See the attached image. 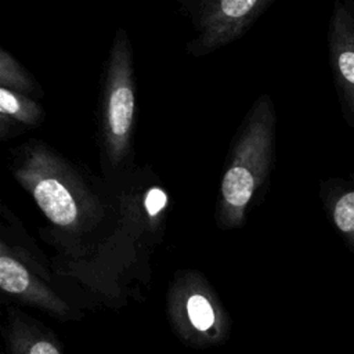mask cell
Listing matches in <instances>:
<instances>
[{"label":"cell","instance_id":"obj_11","mask_svg":"<svg viewBox=\"0 0 354 354\" xmlns=\"http://www.w3.org/2000/svg\"><path fill=\"white\" fill-rule=\"evenodd\" d=\"M0 77H1V87L7 88V86H11V88L18 91H33V83L32 80L25 75L24 69L6 53L1 51V62H0Z\"/></svg>","mask_w":354,"mask_h":354},{"label":"cell","instance_id":"obj_1","mask_svg":"<svg viewBox=\"0 0 354 354\" xmlns=\"http://www.w3.org/2000/svg\"><path fill=\"white\" fill-rule=\"evenodd\" d=\"M274 109L270 98L261 97L252 109L234 148L231 163L221 181L220 224L239 225L246 207L268 174L274 148Z\"/></svg>","mask_w":354,"mask_h":354},{"label":"cell","instance_id":"obj_10","mask_svg":"<svg viewBox=\"0 0 354 354\" xmlns=\"http://www.w3.org/2000/svg\"><path fill=\"white\" fill-rule=\"evenodd\" d=\"M0 112L3 118L8 116L17 122L29 124L36 123L41 116V111L36 102L4 87L0 88Z\"/></svg>","mask_w":354,"mask_h":354},{"label":"cell","instance_id":"obj_5","mask_svg":"<svg viewBox=\"0 0 354 354\" xmlns=\"http://www.w3.org/2000/svg\"><path fill=\"white\" fill-rule=\"evenodd\" d=\"M170 315L177 335L189 346L220 344L228 333V319L213 297L201 289L176 292Z\"/></svg>","mask_w":354,"mask_h":354},{"label":"cell","instance_id":"obj_6","mask_svg":"<svg viewBox=\"0 0 354 354\" xmlns=\"http://www.w3.org/2000/svg\"><path fill=\"white\" fill-rule=\"evenodd\" d=\"M271 3V0H221L206 3L201 14V37L192 43L191 51L205 54L224 46Z\"/></svg>","mask_w":354,"mask_h":354},{"label":"cell","instance_id":"obj_9","mask_svg":"<svg viewBox=\"0 0 354 354\" xmlns=\"http://www.w3.org/2000/svg\"><path fill=\"white\" fill-rule=\"evenodd\" d=\"M6 342L10 354H62L53 339L15 311H10Z\"/></svg>","mask_w":354,"mask_h":354},{"label":"cell","instance_id":"obj_8","mask_svg":"<svg viewBox=\"0 0 354 354\" xmlns=\"http://www.w3.org/2000/svg\"><path fill=\"white\" fill-rule=\"evenodd\" d=\"M319 196L329 223L354 254V183L330 177L321 183Z\"/></svg>","mask_w":354,"mask_h":354},{"label":"cell","instance_id":"obj_7","mask_svg":"<svg viewBox=\"0 0 354 354\" xmlns=\"http://www.w3.org/2000/svg\"><path fill=\"white\" fill-rule=\"evenodd\" d=\"M0 288L3 292L39 308H43L55 317L68 318L71 308L53 290L40 282L17 259L1 249L0 256Z\"/></svg>","mask_w":354,"mask_h":354},{"label":"cell","instance_id":"obj_12","mask_svg":"<svg viewBox=\"0 0 354 354\" xmlns=\"http://www.w3.org/2000/svg\"><path fill=\"white\" fill-rule=\"evenodd\" d=\"M167 203V196L160 188H151L145 196V209L149 216H156Z\"/></svg>","mask_w":354,"mask_h":354},{"label":"cell","instance_id":"obj_13","mask_svg":"<svg viewBox=\"0 0 354 354\" xmlns=\"http://www.w3.org/2000/svg\"><path fill=\"white\" fill-rule=\"evenodd\" d=\"M348 180H350L351 183H354V170L350 173V176H348Z\"/></svg>","mask_w":354,"mask_h":354},{"label":"cell","instance_id":"obj_3","mask_svg":"<svg viewBox=\"0 0 354 354\" xmlns=\"http://www.w3.org/2000/svg\"><path fill=\"white\" fill-rule=\"evenodd\" d=\"M326 48L343 120L354 129V0L333 1Z\"/></svg>","mask_w":354,"mask_h":354},{"label":"cell","instance_id":"obj_2","mask_svg":"<svg viewBox=\"0 0 354 354\" xmlns=\"http://www.w3.org/2000/svg\"><path fill=\"white\" fill-rule=\"evenodd\" d=\"M124 32H119L109 58L104 134L109 160L116 165L129 148L134 116V87L131 77L130 51Z\"/></svg>","mask_w":354,"mask_h":354},{"label":"cell","instance_id":"obj_4","mask_svg":"<svg viewBox=\"0 0 354 354\" xmlns=\"http://www.w3.org/2000/svg\"><path fill=\"white\" fill-rule=\"evenodd\" d=\"M17 178L32 194L35 202L50 221L59 227H73L80 217L77 194L51 166L47 153H30L17 170Z\"/></svg>","mask_w":354,"mask_h":354}]
</instances>
